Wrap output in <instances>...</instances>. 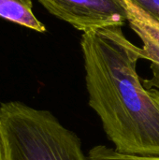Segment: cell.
<instances>
[{
    "label": "cell",
    "instance_id": "cell-1",
    "mask_svg": "<svg viewBox=\"0 0 159 160\" xmlns=\"http://www.w3.org/2000/svg\"><path fill=\"white\" fill-rule=\"evenodd\" d=\"M89 106L120 154L159 158V90L146 88L137 72L142 49L121 26L82 33Z\"/></svg>",
    "mask_w": 159,
    "mask_h": 160
},
{
    "label": "cell",
    "instance_id": "cell-2",
    "mask_svg": "<svg viewBox=\"0 0 159 160\" xmlns=\"http://www.w3.org/2000/svg\"><path fill=\"white\" fill-rule=\"evenodd\" d=\"M8 160H88L78 135L49 111L19 101L0 106Z\"/></svg>",
    "mask_w": 159,
    "mask_h": 160
},
{
    "label": "cell",
    "instance_id": "cell-3",
    "mask_svg": "<svg viewBox=\"0 0 159 160\" xmlns=\"http://www.w3.org/2000/svg\"><path fill=\"white\" fill-rule=\"evenodd\" d=\"M51 14L82 33L122 26L127 22L124 0H37Z\"/></svg>",
    "mask_w": 159,
    "mask_h": 160
},
{
    "label": "cell",
    "instance_id": "cell-4",
    "mask_svg": "<svg viewBox=\"0 0 159 160\" xmlns=\"http://www.w3.org/2000/svg\"><path fill=\"white\" fill-rule=\"evenodd\" d=\"M127 22L141 38L143 59L159 66V21L131 0H124Z\"/></svg>",
    "mask_w": 159,
    "mask_h": 160
},
{
    "label": "cell",
    "instance_id": "cell-5",
    "mask_svg": "<svg viewBox=\"0 0 159 160\" xmlns=\"http://www.w3.org/2000/svg\"><path fill=\"white\" fill-rule=\"evenodd\" d=\"M0 17L39 33L46 31L33 12L32 0H0Z\"/></svg>",
    "mask_w": 159,
    "mask_h": 160
},
{
    "label": "cell",
    "instance_id": "cell-6",
    "mask_svg": "<svg viewBox=\"0 0 159 160\" xmlns=\"http://www.w3.org/2000/svg\"><path fill=\"white\" fill-rule=\"evenodd\" d=\"M87 157L88 160H159V158L123 155L106 145H97L93 147Z\"/></svg>",
    "mask_w": 159,
    "mask_h": 160
},
{
    "label": "cell",
    "instance_id": "cell-7",
    "mask_svg": "<svg viewBox=\"0 0 159 160\" xmlns=\"http://www.w3.org/2000/svg\"><path fill=\"white\" fill-rule=\"evenodd\" d=\"M159 21V0H131Z\"/></svg>",
    "mask_w": 159,
    "mask_h": 160
},
{
    "label": "cell",
    "instance_id": "cell-8",
    "mask_svg": "<svg viewBox=\"0 0 159 160\" xmlns=\"http://www.w3.org/2000/svg\"><path fill=\"white\" fill-rule=\"evenodd\" d=\"M151 69L153 72V77L150 80H144L143 84L146 88H156L159 90V66L156 64H151Z\"/></svg>",
    "mask_w": 159,
    "mask_h": 160
},
{
    "label": "cell",
    "instance_id": "cell-9",
    "mask_svg": "<svg viewBox=\"0 0 159 160\" xmlns=\"http://www.w3.org/2000/svg\"><path fill=\"white\" fill-rule=\"evenodd\" d=\"M0 160H8V148L4 128L0 119Z\"/></svg>",
    "mask_w": 159,
    "mask_h": 160
}]
</instances>
